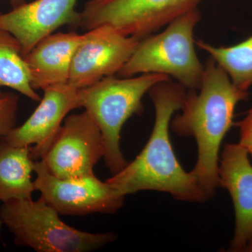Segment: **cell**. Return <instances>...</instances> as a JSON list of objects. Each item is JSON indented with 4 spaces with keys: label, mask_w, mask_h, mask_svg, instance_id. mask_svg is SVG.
Wrapping results in <instances>:
<instances>
[{
    "label": "cell",
    "mask_w": 252,
    "mask_h": 252,
    "mask_svg": "<svg viewBox=\"0 0 252 252\" xmlns=\"http://www.w3.org/2000/svg\"><path fill=\"white\" fill-rule=\"evenodd\" d=\"M187 92L185 86L171 80L149 91L155 122L148 142L135 160L106 181L123 195L156 190L189 203L207 200L193 172H186L177 160L169 133L172 116L182 109Z\"/></svg>",
    "instance_id": "1"
},
{
    "label": "cell",
    "mask_w": 252,
    "mask_h": 252,
    "mask_svg": "<svg viewBox=\"0 0 252 252\" xmlns=\"http://www.w3.org/2000/svg\"><path fill=\"white\" fill-rule=\"evenodd\" d=\"M248 91L238 89L226 72L209 58L198 90H187L182 113L170 123L172 130L193 137L198 145V160L192 172L207 200L219 187L220 150L233 124L237 104L248 99Z\"/></svg>",
    "instance_id": "2"
},
{
    "label": "cell",
    "mask_w": 252,
    "mask_h": 252,
    "mask_svg": "<svg viewBox=\"0 0 252 252\" xmlns=\"http://www.w3.org/2000/svg\"><path fill=\"white\" fill-rule=\"evenodd\" d=\"M170 80L169 76L156 73L122 79L112 76L79 89L81 107L92 117L103 136L104 163L112 175L127 163L120 147L123 126L132 115L142 112L144 94L156 84Z\"/></svg>",
    "instance_id": "3"
},
{
    "label": "cell",
    "mask_w": 252,
    "mask_h": 252,
    "mask_svg": "<svg viewBox=\"0 0 252 252\" xmlns=\"http://www.w3.org/2000/svg\"><path fill=\"white\" fill-rule=\"evenodd\" d=\"M200 19L199 10H192L169 23L162 32L142 39L117 75L165 74L175 78L187 90H198L205 64L197 56L193 34Z\"/></svg>",
    "instance_id": "4"
},
{
    "label": "cell",
    "mask_w": 252,
    "mask_h": 252,
    "mask_svg": "<svg viewBox=\"0 0 252 252\" xmlns=\"http://www.w3.org/2000/svg\"><path fill=\"white\" fill-rule=\"evenodd\" d=\"M60 214L41 197L11 200L0 207V220L18 246L37 252H89L118 238L113 232L93 233L64 223Z\"/></svg>",
    "instance_id": "5"
},
{
    "label": "cell",
    "mask_w": 252,
    "mask_h": 252,
    "mask_svg": "<svg viewBox=\"0 0 252 252\" xmlns=\"http://www.w3.org/2000/svg\"><path fill=\"white\" fill-rule=\"evenodd\" d=\"M201 0H90L77 26L88 31L109 25L142 39L174 20L197 9Z\"/></svg>",
    "instance_id": "6"
},
{
    "label": "cell",
    "mask_w": 252,
    "mask_h": 252,
    "mask_svg": "<svg viewBox=\"0 0 252 252\" xmlns=\"http://www.w3.org/2000/svg\"><path fill=\"white\" fill-rule=\"evenodd\" d=\"M34 189L41 198L64 216L114 214L124 205L125 195L94 175L60 179L51 175L41 160H34Z\"/></svg>",
    "instance_id": "7"
},
{
    "label": "cell",
    "mask_w": 252,
    "mask_h": 252,
    "mask_svg": "<svg viewBox=\"0 0 252 252\" xmlns=\"http://www.w3.org/2000/svg\"><path fill=\"white\" fill-rule=\"evenodd\" d=\"M103 136L86 111L68 116L41 159L48 171L60 179L94 175L104 157Z\"/></svg>",
    "instance_id": "8"
},
{
    "label": "cell",
    "mask_w": 252,
    "mask_h": 252,
    "mask_svg": "<svg viewBox=\"0 0 252 252\" xmlns=\"http://www.w3.org/2000/svg\"><path fill=\"white\" fill-rule=\"evenodd\" d=\"M141 40L109 25L86 31L73 56L68 84L81 89L118 74Z\"/></svg>",
    "instance_id": "9"
},
{
    "label": "cell",
    "mask_w": 252,
    "mask_h": 252,
    "mask_svg": "<svg viewBox=\"0 0 252 252\" xmlns=\"http://www.w3.org/2000/svg\"><path fill=\"white\" fill-rule=\"evenodd\" d=\"M39 104L21 126H16L0 140L11 147H31L33 160L45 155L68 114L81 108L79 89L70 84L49 86Z\"/></svg>",
    "instance_id": "10"
},
{
    "label": "cell",
    "mask_w": 252,
    "mask_h": 252,
    "mask_svg": "<svg viewBox=\"0 0 252 252\" xmlns=\"http://www.w3.org/2000/svg\"><path fill=\"white\" fill-rule=\"evenodd\" d=\"M219 187L229 193L235 216L234 236L229 251L252 247V165L248 151L240 143L225 144L220 158Z\"/></svg>",
    "instance_id": "11"
},
{
    "label": "cell",
    "mask_w": 252,
    "mask_h": 252,
    "mask_svg": "<svg viewBox=\"0 0 252 252\" xmlns=\"http://www.w3.org/2000/svg\"><path fill=\"white\" fill-rule=\"evenodd\" d=\"M77 0H34L0 13V29L9 32L21 46L23 56L43 38L64 25H76Z\"/></svg>",
    "instance_id": "12"
},
{
    "label": "cell",
    "mask_w": 252,
    "mask_h": 252,
    "mask_svg": "<svg viewBox=\"0 0 252 252\" xmlns=\"http://www.w3.org/2000/svg\"><path fill=\"white\" fill-rule=\"evenodd\" d=\"M83 37L76 32L53 33L25 56L34 90L67 84L73 56Z\"/></svg>",
    "instance_id": "13"
},
{
    "label": "cell",
    "mask_w": 252,
    "mask_h": 252,
    "mask_svg": "<svg viewBox=\"0 0 252 252\" xmlns=\"http://www.w3.org/2000/svg\"><path fill=\"white\" fill-rule=\"evenodd\" d=\"M33 162L31 147H11L0 141V200L32 199Z\"/></svg>",
    "instance_id": "14"
},
{
    "label": "cell",
    "mask_w": 252,
    "mask_h": 252,
    "mask_svg": "<svg viewBox=\"0 0 252 252\" xmlns=\"http://www.w3.org/2000/svg\"><path fill=\"white\" fill-rule=\"evenodd\" d=\"M3 87L18 91L32 100L41 97L32 87L31 75L21 44L9 32L0 29V97Z\"/></svg>",
    "instance_id": "15"
},
{
    "label": "cell",
    "mask_w": 252,
    "mask_h": 252,
    "mask_svg": "<svg viewBox=\"0 0 252 252\" xmlns=\"http://www.w3.org/2000/svg\"><path fill=\"white\" fill-rule=\"evenodd\" d=\"M199 49L210 54L238 89L248 91L252 86V35L235 45L216 46L195 40Z\"/></svg>",
    "instance_id": "16"
},
{
    "label": "cell",
    "mask_w": 252,
    "mask_h": 252,
    "mask_svg": "<svg viewBox=\"0 0 252 252\" xmlns=\"http://www.w3.org/2000/svg\"><path fill=\"white\" fill-rule=\"evenodd\" d=\"M19 97L13 93H4L0 97V140L16 127Z\"/></svg>",
    "instance_id": "17"
},
{
    "label": "cell",
    "mask_w": 252,
    "mask_h": 252,
    "mask_svg": "<svg viewBox=\"0 0 252 252\" xmlns=\"http://www.w3.org/2000/svg\"><path fill=\"white\" fill-rule=\"evenodd\" d=\"M240 127V142L248 151L252 159V108L238 124Z\"/></svg>",
    "instance_id": "18"
},
{
    "label": "cell",
    "mask_w": 252,
    "mask_h": 252,
    "mask_svg": "<svg viewBox=\"0 0 252 252\" xmlns=\"http://www.w3.org/2000/svg\"><path fill=\"white\" fill-rule=\"evenodd\" d=\"M13 8L17 7L20 5L26 3V0H8Z\"/></svg>",
    "instance_id": "19"
},
{
    "label": "cell",
    "mask_w": 252,
    "mask_h": 252,
    "mask_svg": "<svg viewBox=\"0 0 252 252\" xmlns=\"http://www.w3.org/2000/svg\"><path fill=\"white\" fill-rule=\"evenodd\" d=\"M2 223H1V220H0V231H1V227H2Z\"/></svg>",
    "instance_id": "20"
}]
</instances>
